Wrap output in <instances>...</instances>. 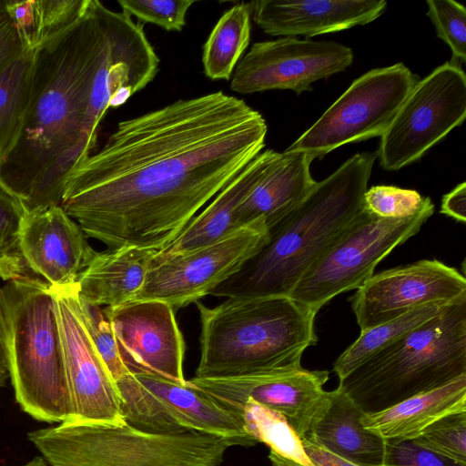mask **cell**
Returning a JSON list of instances; mask_svg holds the SVG:
<instances>
[{
  "label": "cell",
  "instance_id": "cell-9",
  "mask_svg": "<svg viewBox=\"0 0 466 466\" xmlns=\"http://www.w3.org/2000/svg\"><path fill=\"white\" fill-rule=\"evenodd\" d=\"M418 81L402 63L365 73L287 149L315 159L345 144L380 137Z\"/></svg>",
  "mask_w": 466,
  "mask_h": 466
},
{
  "label": "cell",
  "instance_id": "cell-28",
  "mask_svg": "<svg viewBox=\"0 0 466 466\" xmlns=\"http://www.w3.org/2000/svg\"><path fill=\"white\" fill-rule=\"evenodd\" d=\"M34 49L0 72V159L11 145L29 97Z\"/></svg>",
  "mask_w": 466,
  "mask_h": 466
},
{
  "label": "cell",
  "instance_id": "cell-32",
  "mask_svg": "<svg viewBox=\"0 0 466 466\" xmlns=\"http://www.w3.org/2000/svg\"><path fill=\"white\" fill-rule=\"evenodd\" d=\"M416 190L393 186H374L363 195V208L382 218L399 219L418 213L425 203Z\"/></svg>",
  "mask_w": 466,
  "mask_h": 466
},
{
  "label": "cell",
  "instance_id": "cell-42",
  "mask_svg": "<svg viewBox=\"0 0 466 466\" xmlns=\"http://www.w3.org/2000/svg\"><path fill=\"white\" fill-rule=\"evenodd\" d=\"M20 466H49V465L43 459V457H41L39 455V456L34 457L32 460L28 461L27 462H25Z\"/></svg>",
  "mask_w": 466,
  "mask_h": 466
},
{
  "label": "cell",
  "instance_id": "cell-5",
  "mask_svg": "<svg viewBox=\"0 0 466 466\" xmlns=\"http://www.w3.org/2000/svg\"><path fill=\"white\" fill-rule=\"evenodd\" d=\"M466 375V299L368 358L338 388L364 413L387 409L411 396Z\"/></svg>",
  "mask_w": 466,
  "mask_h": 466
},
{
  "label": "cell",
  "instance_id": "cell-7",
  "mask_svg": "<svg viewBox=\"0 0 466 466\" xmlns=\"http://www.w3.org/2000/svg\"><path fill=\"white\" fill-rule=\"evenodd\" d=\"M27 438L49 466H219L239 444L197 431H147L125 420L66 421Z\"/></svg>",
  "mask_w": 466,
  "mask_h": 466
},
{
  "label": "cell",
  "instance_id": "cell-35",
  "mask_svg": "<svg viewBox=\"0 0 466 466\" xmlns=\"http://www.w3.org/2000/svg\"><path fill=\"white\" fill-rule=\"evenodd\" d=\"M383 466H466L427 449L414 440H388Z\"/></svg>",
  "mask_w": 466,
  "mask_h": 466
},
{
  "label": "cell",
  "instance_id": "cell-31",
  "mask_svg": "<svg viewBox=\"0 0 466 466\" xmlns=\"http://www.w3.org/2000/svg\"><path fill=\"white\" fill-rule=\"evenodd\" d=\"M90 1L35 0V48L74 25L86 13Z\"/></svg>",
  "mask_w": 466,
  "mask_h": 466
},
{
  "label": "cell",
  "instance_id": "cell-8",
  "mask_svg": "<svg viewBox=\"0 0 466 466\" xmlns=\"http://www.w3.org/2000/svg\"><path fill=\"white\" fill-rule=\"evenodd\" d=\"M433 211L430 198L418 213L406 218H382L362 208L307 269L289 297L317 313L339 294L359 289L383 258L419 232Z\"/></svg>",
  "mask_w": 466,
  "mask_h": 466
},
{
  "label": "cell",
  "instance_id": "cell-41",
  "mask_svg": "<svg viewBox=\"0 0 466 466\" xmlns=\"http://www.w3.org/2000/svg\"><path fill=\"white\" fill-rule=\"evenodd\" d=\"M10 377L9 365L5 353L0 344V388L5 383L7 378Z\"/></svg>",
  "mask_w": 466,
  "mask_h": 466
},
{
  "label": "cell",
  "instance_id": "cell-27",
  "mask_svg": "<svg viewBox=\"0 0 466 466\" xmlns=\"http://www.w3.org/2000/svg\"><path fill=\"white\" fill-rule=\"evenodd\" d=\"M240 418L245 432L255 442L265 443L270 451L286 459L302 464L310 463L302 439L280 413L248 400Z\"/></svg>",
  "mask_w": 466,
  "mask_h": 466
},
{
  "label": "cell",
  "instance_id": "cell-19",
  "mask_svg": "<svg viewBox=\"0 0 466 466\" xmlns=\"http://www.w3.org/2000/svg\"><path fill=\"white\" fill-rule=\"evenodd\" d=\"M254 22L267 34L295 37L338 32L378 18L384 0H264L250 3Z\"/></svg>",
  "mask_w": 466,
  "mask_h": 466
},
{
  "label": "cell",
  "instance_id": "cell-43",
  "mask_svg": "<svg viewBox=\"0 0 466 466\" xmlns=\"http://www.w3.org/2000/svg\"><path fill=\"white\" fill-rule=\"evenodd\" d=\"M7 1L8 0H0V14L6 11Z\"/></svg>",
  "mask_w": 466,
  "mask_h": 466
},
{
  "label": "cell",
  "instance_id": "cell-1",
  "mask_svg": "<svg viewBox=\"0 0 466 466\" xmlns=\"http://www.w3.org/2000/svg\"><path fill=\"white\" fill-rule=\"evenodd\" d=\"M267 130L222 91L123 120L70 173L61 207L107 249L161 251L261 152Z\"/></svg>",
  "mask_w": 466,
  "mask_h": 466
},
{
  "label": "cell",
  "instance_id": "cell-14",
  "mask_svg": "<svg viewBox=\"0 0 466 466\" xmlns=\"http://www.w3.org/2000/svg\"><path fill=\"white\" fill-rule=\"evenodd\" d=\"M327 370L302 367L226 378H192L187 383L240 417L248 400L283 415L303 440L329 403ZM241 419V418H240Z\"/></svg>",
  "mask_w": 466,
  "mask_h": 466
},
{
  "label": "cell",
  "instance_id": "cell-36",
  "mask_svg": "<svg viewBox=\"0 0 466 466\" xmlns=\"http://www.w3.org/2000/svg\"><path fill=\"white\" fill-rule=\"evenodd\" d=\"M24 212L21 202L0 183V257L14 244Z\"/></svg>",
  "mask_w": 466,
  "mask_h": 466
},
{
  "label": "cell",
  "instance_id": "cell-33",
  "mask_svg": "<svg viewBox=\"0 0 466 466\" xmlns=\"http://www.w3.org/2000/svg\"><path fill=\"white\" fill-rule=\"evenodd\" d=\"M413 440L427 449L466 463V411L440 420Z\"/></svg>",
  "mask_w": 466,
  "mask_h": 466
},
{
  "label": "cell",
  "instance_id": "cell-30",
  "mask_svg": "<svg viewBox=\"0 0 466 466\" xmlns=\"http://www.w3.org/2000/svg\"><path fill=\"white\" fill-rule=\"evenodd\" d=\"M428 16L437 36L452 52L451 62L461 66L466 62V9L453 0H428Z\"/></svg>",
  "mask_w": 466,
  "mask_h": 466
},
{
  "label": "cell",
  "instance_id": "cell-23",
  "mask_svg": "<svg viewBox=\"0 0 466 466\" xmlns=\"http://www.w3.org/2000/svg\"><path fill=\"white\" fill-rule=\"evenodd\" d=\"M364 411L341 390L329 391V403L305 439L358 466H383L386 440L364 428ZM304 440V439H303Z\"/></svg>",
  "mask_w": 466,
  "mask_h": 466
},
{
  "label": "cell",
  "instance_id": "cell-18",
  "mask_svg": "<svg viewBox=\"0 0 466 466\" xmlns=\"http://www.w3.org/2000/svg\"><path fill=\"white\" fill-rule=\"evenodd\" d=\"M103 311L129 373L187 383L183 373L186 344L170 305L156 299H139L106 307Z\"/></svg>",
  "mask_w": 466,
  "mask_h": 466
},
{
  "label": "cell",
  "instance_id": "cell-16",
  "mask_svg": "<svg viewBox=\"0 0 466 466\" xmlns=\"http://www.w3.org/2000/svg\"><path fill=\"white\" fill-rule=\"evenodd\" d=\"M466 299V279L436 259H422L370 277L349 299L361 331L427 305Z\"/></svg>",
  "mask_w": 466,
  "mask_h": 466
},
{
  "label": "cell",
  "instance_id": "cell-38",
  "mask_svg": "<svg viewBox=\"0 0 466 466\" xmlns=\"http://www.w3.org/2000/svg\"><path fill=\"white\" fill-rule=\"evenodd\" d=\"M26 50L7 11L0 14V72Z\"/></svg>",
  "mask_w": 466,
  "mask_h": 466
},
{
  "label": "cell",
  "instance_id": "cell-39",
  "mask_svg": "<svg viewBox=\"0 0 466 466\" xmlns=\"http://www.w3.org/2000/svg\"><path fill=\"white\" fill-rule=\"evenodd\" d=\"M35 0H8L6 11L17 28L21 38L29 49H34L35 36Z\"/></svg>",
  "mask_w": 466,
  "mask_h": 466
},
{
  "label": "cell",
  "instance_id": "cell-4",
  "mask_svg": "<svg viewBox=\"0 0 466 466\" xmlns=\"http://www.w3.org/2000/svg\"><path fill=\"white\" fill-rule=\"evenodd\" d=\"M201 323L196 378H226L293 370L315 345L316 312L289 296L197 301Z\"/></svg>",
  "mask_w": 466,
  "mask_h": 466
},
{
  "label": "cell",
  "instance_id": "cell-12",
  "mask_svg": "<svg viewBox=\"0 0 466 466\" xmlns=\"http://www.w3.org/2000/svg\"><path fill=\"white\" fill-rule=\"evenodd\" d=\"M96 253L61 206L25 211L14 244L0 257V278L47 290L69 287Z\"/></svg>",
  "mask_w": 466,
  "mask_h": 466
},
{
  "label": "cell",
  "instance_id": "cell-40",
  "mask_svg": "<svg viewBox=\"0 0 466 466\" xmlns=\"http://www.w3.org/2000/svg\"><path fill=\"white\" fill-rule=\"evenodd\" d=\"M441 212L455 220L466 221V183L458 185L442 198Z\"/></svg>",
  "mask_w": 466,
  "mask_h": 466
},
{
  "label": "cell",
  "instance_id": "cell-34",
  "mask_svg": "<svg viewBox=\"0 0 466 466\" xmlns=\"http://www.w3.org/2000/svg\"><path fill=\"white\" fill-rule=\"evenodd\" d=\"M122 12L138 22L157 25L167 31H181L192 0H119Z\"/></svg>",
  "mask_w": 466,
  "mask_h": 466
},
{
  "label": "cell",
  "instance_id": "cell-24",
  "mask_svg": "<svg viewBox=\"0 0 466 466\" xmlns=\"http://www.w3.org/2000/svg\"><path fill=\"white\" fill-rule=\"evenodd\" d=\"M269 149L257 155L198 215L152 264L214 243L238 230L237 208L263 169Z\"/></svg>",
  "mask_w": 466,
  "mask_h": 466
},
{
  "label": "cell",
  "instance_id": "cell-15",
  "mask_svg": "<svg viewBox=\"0 0 466 466\" xmlns=\"http://www.w3.org/2000/svg\"><path fill=\"white\" fill-rule=\"evenodd\" d=\"M352 50L332 41L279 37L255 43L239 60L230 88L238 94L290 89L298 95L312 90V83L344 71Z\"/></svg>",
  "mask_w": 466,
  "mask_h": 466
},
{
  "label": "cell",
  "instance_id": "cell-20",
  "mask_svg": "<svg viewBox=\"0 0 466 466\" xmlns=\"http://www.w3.org/2000/svg\"><path fill=\"white\" fill-rule=\"evenodd\" d=\"M313 158L301 151L269 149L267 162L237 208L238 228L262 223L270 229L313 187Z\"/></svg>",
  "mask_w": 466,
  "mask_h": 466
},
{
  "label": "cell",
  "instance_id": "cell-10",
  "mask_svg": "<svg viewBox=\"0 0 466 466\" xmlns=\"http://www.w3.org/2000/svg\"><path fill=\"white\" fill-rule=\"evenodd\" d=\"M124 420L147 431H197L253 445L239 416L187 383L128 373L116 381Z\"/></svg>",
  "mask_w": 466,
  "mask_h": 466
},
{
  "label": "cell",
  "instance_id": "cell-26",
  "mask_svg": "<svg viewBox=\"0 0 466 466\" xmlns=\"http://www.w3.org/2000/svg\"><path fill=\"white\" fill-rule=\"evenodd\" d=\"M449 305H427L400 318L361 331L360 337L334 362L333 370L339 380L344 378L377 351L440 314Z\"/></svg>",
  "mask_w": 466,
  "mask_h": 466
},
{
  "label": "cell",
  "instance_id": "cell-21",
  "mask_svg": "<svg viewBox=\"0 0 466 466\" xmlns=\"http://www.w3.org/2000/svg\"><path fill=\"white\" fill-rule=\"evenodd\" d=\"M157 253L133 246L96 251L77 278L78 294L98 307H115L135 300Z\"/></svg>",
  "mask_w": 466,
  "mask_h": 466
},
{
  "label": "cell",
  "instance_id": "cell-2",
  "mask_svg": "<svg viewBox=\"0 0 466 466\" xmlns=\"http://www.w3.org/2000/svg\"><path fill=\"white\" fill-rule=\"evenodd\" d=\"M109 12L91 0L74 25L35 48L27 104L0 159V183L25 211L61 206L66 178L96 146L109 109L98 82Z\"/></svg>",
  "mask_w": 466,
  "mask_h": 466
},
{
  "label": "cell",
  "instance_id": "cell-3",
  "mask_svg": "<svg viewBox=\"0 0 466 466\" xmlns=\"http://www.w3.org/2000/svg\"><path fill=\"white\" fill-rule=\"evenodd\" d=\"M377 152L358 153L316 182L305 198L268 230L262 247L209 295L289 296L307 269L362 209Z\"/></svg>",
  "mask_w": 466,
  "mask_h": 466
},
{
  "label": "cell",
  "instance_id": "cell-25",
  "mask_svg": "<svg viewBox=\"0 0 466 466\" xmlns=\"http://www.w3.org/2000/svg\"><path fill=\"white\" fill-rule=\"evenodd\" d=\"M250 3L227 10L212 29L203 47L205 75L212 80H228L250 40Z\"/></svg>",
  "mask_w": 466,
  "mask_h": 466
},
{
  "label": "cell",
  "instance_id": "cell-6",
  "mask_svg": "<svg viewBox=\"0 0 466 466\" xmlns=\"http://www.w3.org/2000/svg\"><path fill=\"white\" fill-rule=\"evenodd\" d=\"M0 344L21 410L39 421H71L73 409L49 290L20 281H7L0 289Z\"/></svg>",
  "mask_w": 466,
  "mask_h": 466
},
{
  "label": "cell",
  "instance_id": "cell-11",
  "mask_svg": "<svg viewBox=\"0 0 466 466\" xmlns=\"http://www.w3.org/2000/svg\"><path fill=\"white\" fill-rule=\"evenodd\" d=\"M465 116V73L446 62L415 84L380 137V166L394 171L418 160Z\"/></svg>",
  "mask_w": 466,
  "mask_h": 466
},
{
  "label": "cell",
  "instance_id": "cell-13",
  "mask_svg": "<svg viewBox=\"0 0 466 466\" xmlns=\"http://www.w3.org/2000/svg\"><path fill=\"white\" fill-rule=\"evenodd\" d=\"M267 239V228L256 222L214 243L154 263L135 300H160L174 310L196 303L236 274Z\"/></svg>",
  "mask_w": 466,
  "mask_h": 466
},
{
  "label": "cell",
  "instance_id": "cell-29",
  "mask_svg": "<svg viewBox=\"0 0 466 466\" xmlns=\"http://www.w3.org/2000/svg\"><path fill=\"white\" fill-rule=\"evenodd\" d=\"M75 306L83 326L114 381L128 374L129 371L120 357L111 324L103 309L85 300L80 297L77 289L75 295Z\"/></svg>",
  "mask_w": 466,
  "mask_h": 466
},
{
  "label": "cell",
  "instance_id": "cell-37",
  "mask_svg": "<svg viewBox=\"0 0 466 466\" xmlns=\"http://www.w3.org/2000/svg\"><path fill=\"white\" fill-rule=\"evenodd\" d=\"M302 442L310 463L296 462L269 451L268 458L272 466H358L329 452L310 439H304Z\"/></svg>",
  "mask_w": 466,
  "mask_h": 466
},
{
  "label": "cell",
  "instance_id": "cell-22",
  "mask_svg": "<svg viewBox=\"0 0 466 466\" xmlns=\"http://www.w3.org/2000/svg\"><path fill=\"white\" fill-rule=\"evenodd\" d=\"M466 411V375L382 410L364 413L367 430L384 440H413L440 420Z\"/></svg>",
  "mask_w": 466,
  "mask_h": 466
},
{
  "label": "cell",
  "instance_id": "cell-17",
  "mask_svg": "<svg viewBox=\"0 0 466 466\" xmlns=\"http://www.w3.org/2000/svg\"><path fill=\"white\" fill-rule=\"evenodd\" d=\"M76 283L50 291L58 326L63 363L73 409L80 422L124 420L121 399L75 306Z\"/></svg>",
  "mask_w": 466,
  "mask_h": 466
}]
</instances>
